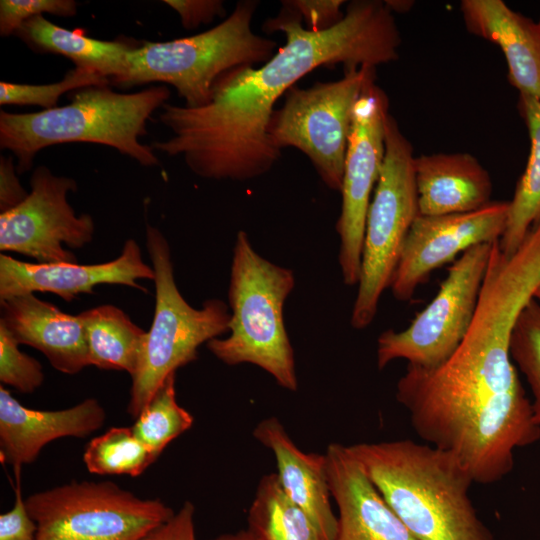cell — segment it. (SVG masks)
Instances as JSON below:
<instances>
[{
	"instance_id": "1",
	"label": "cell",
	"mask_w": 540,
	"mask_h": 540,
	"mask_svg": "<svg viewBox=\"0 0 540 540\" xmlns=\"http://www.w3.org/2000/svg\"><path fill=\"white\" fill-rule=\"evenodd\" d=\"M264 31L284 34L285 43L259 67L242 66L223 74L210 101L200 107L166 102L159 120L172 136L151 143L170 157L181 156L197 176L248 181L269 172L281 157L268 138L275 104L295 83L319 67H377L399 57L401 36L384 1L355 0L344 17L323 31L305 27L283 6Z\"/></svg>"
},
{
	"instance_id": "2",
	"label": "cell",
	"mask_w": 540,
	"mask_h": 540,
	"mask_svg": "<svg viewBox=\"0 0 540 540\" xmlns=\"http://www.w3.org/2000/svg\"><path fill=\"white\" fill-rule=\"evenodd\" d=\"M512 325L483 313L440 366H407L396 399L427 444L455 455L474 483L502 480L514 453L540 439L531 400L510 355Z\"/></svg>"
},
{
	"instance_id": "3",
	"label": "cell",
	"mask_w": 540,
	"mask_h": 540,
	"mask_svg": "<svg viewBox=\"0 0 540 540\" xmlns=\"http://www.w3.org/2000/svg\"><path fill=\"white\" fill-rule=\"evenodd\" d=\"M348 448L418 540H493L469 497L473 478L452 453L410 439Z\"/></svg>"
},
{
	"instance_id": "4",
	"label": "cell",
	"mask_w": 540,
	"mask_h": 540,
	"mask_svg": "<svg viewBox=\"0 0 540 540\" xmlns=\"http://www.w3.org/2000/svg\"><path fill=\"white\" fill-rule=\"evenodd\" d=\"M169 98V88L161 84L134 93L91 86L76 90L64 106L32 113L1 110L0 147L15 156L18 174L31 169L42 149L72 142L109 146L143 166H158L154 150L139 138L147 134L150 116Z\"/></svg>"
},
{
	"instance_id": "5",
	"label": "cell",
	"mask_w": 540,
	"mask_h": 540,
	"mask_svg": "<svg viewBox=\"0 0 540 540\" xmlns=\"http://www.w3.org/2000/svg\"><path fill=\"white\" fill-rule=\"evenodd\" d=\"M295 287L293 270L259 255L248 234L240 230L233 248L228 286L231 309L229 336L207 343L221 362L253 364L276 383L296 391L294 350L284 322V304Z\"/></svg>"
},
{
	"instance_id": "6",
	"label": "cell",
	"mask_w": 540,
	"mask_h": 540,
	"mask_svg": "<svg viewBox=\"0 0 540 540\" xmlns=\"http://www.w3.org/2000/svg\"><path fill=\"white\" fill-rule=\"evenodd\" d=\"M258 5L255 0H241L226 19L207 31L136 45L127 55L125 74L111 83L122 88L168 84L185 100V106L207 104L223 74L263 64L274 55L276 41L252 30Z\"/></svg>"
},
{
	"instance_id": "7",
	"label": "cell",
	"mask_w": 540,
	"mask_h": 540,
	"mask_svg": "<svg viewBox=\"0 0 540 540\" xmlns=\"http://www.w3.org/2000/svg\"><path fill=\"white\" fill-rule=\"evenodd\" d=\"M146 248L152 262L155 283V309L146 332L127 406L135 419L165 379L195 361L198 349L229 331L231 312L219 299L192 307L177 288L171 251L165 236L152 225L146 226Z\"/></svg>"
},
{
	"instance_id": "8",
	"label": "cell",
	"mask_w": 540,
	"mask_h": 540,
	"mask_svg": "<svg viewBox=\"0 0 540 540\" xmlns=\"http://www.w3.org/2000/svg\"><path fill=\"white\" fill-rule=\"evenodd\" d=\"M414 158L410 141L389 114L385 156L365 224L361 274L350 318L354 329H365L373 322L419 215Z\"/></svg>"
},
{
	"instance_id": "9",
	"label": "cell",
	"mask_w": 540,
	"mask_h": 540,
	"mask_svg": "<svg viewBox=\"0 0 540 540\" xmlns=\"http://www.w3.org/2000/svg\"><path fill=\"white\" fill-rule=\"evenodd\" d=\"M374 78L376 67L360 66L344 69V76L335 81L292 87L271 116L267 128L271 145L278 151L287 147L301 151L322 182L340 192L354 107Z\"/></svg>"
},
{
	"instance_id": "10",
	"label": "cell",
	"mask_w": 540,
	"mask_h": 540,
	"mask_svg": "<svg viewBox=\"0 0 540 540\" xmlns=\"http://www.w3.org/2000/svg\"><path fill=\"white\" fill-rule=\"evenodd\" d=\"M36 540H144L175 513L111 481H72L25 499Z\"/></svg>"
},
{
	"instance_id": "11",
	"label": "cell",
	"mask_w": 540,
	"mask_h": 540,
	"mask_svg": "<svg viewBox=\"0 0 540 540\" xmlns=\"http://www.w3.org/2000/svg\"><path fill=\"white\" fill-rule=\"evenodd\" d=\"M493 243L473 246L455 260L435 297L406 329L379 335L380 370L398 359L433 369L452 356L473 321Z\"/></svg>"
},
{
	"instance_id": "12",
	"label": "cell",
	"mask_w": 540,
	"mask_h": 540,
	"mask_svg": "<svg viewBox=\"0 0 540 540\" xmlns=\"http://www.w3.org/2000/svg\"><path fill=\"white\" fill-rule=\"evenodd\" d=\"M389 114V99L374 78L354 107L340 190L336 231L340 239L338 262L346 286L358 285L360 279L366 218L385 156Z\"/></svg>"
},
{
	"instance_id": "13",
	"label": "cell",
	"mask_w": 540,
	"mask_h": 540,
	"mask_svg": "<svg viewBox=\"0 0 540 540\" xmlns=\"http://www.w3.org/2000/svg\"><path fill=\"white\" fill-rule=\"evenodd\" d=\"M31 190L14 208L0 214V249L16 252L37 263H76L66 248H82L93 239L95 224L86 213L76 215L67 200L77 182L38 166L30 179Z\"/></svg>"
},
{
	"instance_id": "14",
	"label": "cell",
	"mask_w": 540,
	"mask_h": 540,
	"mask_svg": "<svg viewBox=\"0 0 540 540\" xmlns=\"http://www.w3.org/2000/svg\"><path fill=\"white\" fill-rule=\"evenodd\" d=\"M509 201H491L482 208L414 220L390 285L398 301H409L433 271L459 253L501 239L507 224Z\"/></svg>"
},
{
	"instance_id": "15",
	"label": "cell",
	"mask_w": 540,
	"mask_h": 540,
	"mask_svg": "<svg viewBox=\"0 0 540 540\" xmlns=\"http://www.w3.org/2000/svg\"><path fill=\"white\" fill-rule=\"evenodd\" d=\"M154 280V270L142 257L134 239L124 243L121 254L100 264L27 263L0 255V300L13 296L49 292L66 302L80 294H93L100 284H119L144 290L137 280Z\"/></svg>"
},
{
	"instance_id": "16",
	"label": "cell",
	"mask_w": 540,
	"mask_h": 540,
	"mask_svg": "<svg viewBox=\"0 0 540 540\" xmlns=\"http://www.w3.org/2000/svg\"><path fill=\"white\" fill-rule=\"evenodd\" d=\"M106 413L98 400L87 398L61 410H37L17 401L0 387V458L20 474L48 443L64 438H85L104 424Z\"/></svg>"
},
{
	"instance_id": "17",
	"label": "cell",
	"mask_w": 540,
	"mask_h": 540,
	"mask_svg": "<svg viewBox=\"0 0 540 540\" xmlns=\"http://www.w3.org/2000/svg\"><path fill=\"white\" fill-rule=\"evenodd\" d=\"M324 454L338 510L336 540H418L383 499L348 446L332 443Z\"/></svg>"
},
{
	"instance_id": "18",
	"label": "cell",
	"mask_w": 540,
	"mask_h": 540,
	"mask_svg": "<svg viewBox=\"0 0 540 540\" xmlns=\"http://www.w3.org/2000/svg\"><path fill=\"white\" fill-rule=\"evenodd\" d=\"M0 303V324L19 344L42 352L56 370L74 375L90 366L80 314L64 313L34 293L13 296Z\"/></svg>"
},
{
	"instance_id": "19",
	"label": "cell",
	"mask_w": 540,
	"mask_h": 540,
	"mask_svg": "<svg viewBox=\"0 0 540 540\" xmlns=\"http://www.w3.org/2000/svg\"><path fill=\"white\" fill-rule=\"evenodd\" d=\"M253 436L273 453L287 497L306 512L325 540H336L338 520L331 506L325 454L299 449L276 417L259 422Z\"/></svg>"
},
{
	"instance_id": "20",
	"label": "cell",
	"mask_w": 540,
	"mask_h": 540,
	"mask_svg": "<svg viewBox=\"0 0 540 540\" xmlns=\"http://www.w3.org/2000/svg\"><path fill=\"white\" fill-rule=\"evenodd\" d=\"M466 29L497 45L506 60L508 79L520 96L540 101V28L502 0H463Z\"/></svg>"
},
{
	"instance_id": "21",
	"label": "cell",
	"mask_w": 540,
	"mask_h": 540,
	"mask_svg": "<svg viewBox=\"0 0 540 540\" xmlns=\"http://www.w3.org/2000/svg\"><path fill=\"white\" fill-rule=\"evenodd\" d=\"M414 174L419 215L467 213L491 202L490 175L469 153L419 155Z\"/></svg>"
},
{
	"instance_id": "22",
	"label": "cell",
	"mask_w": 540,
	"mask_h": 540,
	"mask_svg": "<svg viewBox=\"0 0 540 540\" xmlns=\"http://www.w3.org/2000/svg\"><path fill=\"white\" fill-rule=\"evenodd\" d=\"M38 51L63 55L75 67L94 70L111 81L127 70V55L136 46L121 41H104L77 30L58 26L43 15L27 20L16 32Z\"/></svg>"
},
{
	"instance_id": "23",
	"label": "cell",
	"mask_w": 540,
	"mask_h": 540,
	"mask_svg": "<svg viewBox=\"0 0 540 540\" xmlns=\"http://www.w3.org/2000/svg\"><path fill=\"white\" fill-rule=\"evenodd\" d=\"M89 365L104 370L126 371L132 376L139 362L146 332L120 308L101 305L80 313Z\"/></svg>"
},
{
	"instance_id": "24",
	"label": "cell",
	"mask_w": 540,
	"mask_h": 540,
	"mask_svg": "<svg viewBox=\"0 0 540 540\" xmlns=\"http://www.w3.org/2000/svg\"><path fill=\"white\" fill-rule=\"evenodd\" d=\"M517 107L528 130L530 151L525 170L509 201L506 228L499 240L506 255L516 252L540 219V101L519 95Z\"/></svg>"
},
{
	"instance_id": "25",
	"label": "cell",
	"mask_w": 540,
	"mask_h": 540,
	"mask_svg": "<svg viewBox=\"0 0 540 540\" xmlns=\"http://www.w3.org/2000/svg\"><path fill=\"white\" fill-rule=\"evenodd\" d=\"M247 529L257 540H325L306 512L287 497L276 473L260 479Z\"/></svg>"
},
{
	"instance_id": "26",
	"label": "cell",
	"mask_w": 540,
	"mask_h": 540,
	"mask_svg": "<svg viewBox=\"0 0 540 540\" xmlns=\"http://www.w3.org/2000/svg\"><path fill=\"white\" fill-rule=\"evenodd\" d=\"M158 458L137 438L132 427H111L93 437L83 453L87 470L97 475L140 476Z\"/></svg>"
},
{
	"instance_id": "27",
	"label": "cell",
	"mask_w": 540,
	"mask_h": 540,
	"mask_svg": "<svg viewBox=\"0 0 540 540\" xmlns=\"http://www.w3.org/2000/svg\"><path fill=\"white\" fill-rule=\"evenodd\" d=\"M176 373L169 375L135 418L137 438L158 458L166 446L193 425V416L176 400Z\"/></svg>"
},
{
	"instance_id": "28",
	"label": "cell",
	"mask_w": 540,
	"mask_h": 540,
	"mask_svg": "<svg viewBox=\"0 0 540 540\" xmlns=\"http://www.w3.org/2000/svg\"><path fill=\"white\" fill-rule=\"evenodd\" d=\"M510 355L530 387L532 409L540 424V303L534 298L515 322L510 338Z\"/></svg>"
},
{
	"instance_id": "29",
	"label": "cell",
	"mask_w": 540,
	"mask_h": 540,
	"mask_svg": "<svg viewBox=\"0 0 540 540\" xmlns=\"http://www.w3.org/2000/svg\"><path fill=\"white\" fill-rule=\"evenodd\" d=\"M110 80L98 72L75 67L62 80L49 84L0 82L1 105H33L49 110L57 107L59 98L70 91L91 86H107Z\"/></svg>"
},
{
	"instance_id": "30",
	"label": "cell",
	"mask_w": 540,
	"mask_h": 540,
	"mask_svg": "<svg viewBox=\"0 0 540 540\" xmlns=\"http://www.w3.org/2000/svg\"><path fill=\"white\" fill-rule=\"evenodd\" d=\"M0 381L22 393H32L44 381L41 363L19 349L18 341L0 324Z\"/></svg>"
},
{
	"instance_id": "31",
	"label": "cell",
	"mask_w": 540,
	"mask_h": 540,
	"mask_svg": "<svg viewBox=\"0 0 540 540\" xmlns=\"http://www.w3.org/2000/svg\"><path fill=\"white\" fill-rule=\"evenodd\" d=\"M78 3L74 0H1L0 34L7 37L16 34L27 20L48 13L70 17L77 13Z\"/></svg>"
},
{
	"instance_id": "32",
	"label": "cell",
	"mask_w": 540,
	"mask_h": 540,
	"mask_svg": "<svg viewBox=\"0 0 540 540\" xmlns=\"http://www.w3.org/2000/svg\"><path fill=\"white\" fill-rule=\"evenodd\" d=\"M283 6L294 11L305 27L312 31H323L336 25L343 17L342 0H290Z\"/></svg>"
},
{
	"instance_id": "33",
	"label": "cell",
	"mask_w": 540,
	"mask_h": 540,
	"mask_svg": "<svg viewBox=\"0 0 540 540\" xmlns=\"http://www.w3.org/2000/svg\"><path fill=\"white\" fill-rule=\"evenodd\" d=\"M17 486L13 507L0 515V540H36V523L30 516L16 474Z\"/></svg>"
},
{
	"instance_id": "34",
	"label": "cell",
	"mask_w": 540,
	"mask_h": 540,
	"mask_svg": "<svg viewBox=\"0 0 540 540\" xmlns=\"http://www.w3.org/2000/svg\"><path fill=\"white\" fill-rule=\"evenodd\" d=\"M164 4L177 12L182 26L189 30L226 15L224 3L220 0H165Z\"/></svg>"
},
{
	"instance_id": "35",
	"label": "cell",
	"mask_w": 540,
	"mask_h": 540,
	"mask_svg": "<svg viewBox=\"0 0 540 540\" xmlns=\"http://www.w3.org/2000/svg\"><path fill=\"white\" fill-rule=\"evenodd\" d=\"M194 514V505L190 501L184 502L170 519L150 532L144 540H196Z\"/></svg>"
},
{
	"instance_id": "36",
	"label": "cell",
	"mask_w": 540,
	"mask_h": 540,
	"mask_svg": "<svg viewBox=\"0 0 540 540\" xmlns=\"http://www.w3.org/2000/svg\"><path fill=\"white\" fill-rule=\"evenodd\" d=\"M28 192L20 184L12 156L0 157V210L8 211L20 204Z\"/></svg>"
},
{
	"instance_id": "37",
	"label": "cell",
	"mask_w": 540,
	"mask_h": 540,
	"mask_svg": "<svg viewBox=\"0 0 540 540\" xmlns=\"http://www.w3.org/2000/svg\"><path fill=\"white\" fill-rule=\"evenodd\" d=\"M210 540H257L256 537L248 530H239L234 533H225L218 535Z\"/></svg>"
},
{
	"instance_id": "38",
	"label": "cell",
	"mask_w": 540,
	"mask_h": 540,
	"mask_svg": "<svg viewBox=\"0 0 540 540\" xmlns=\"http://www.w3.org/2000/svg\"><path fill=\"white\" fill-rule=\"evenodd\" d=\"M388 9L393 12H407L413 6V1L389 0L384 1Z\"/></svg>"
},
{
	"instance_id": "39",
	"label": "cell",
	"mask_w": 540,
	"mask_h": 540,
	"mask_svg": "<svg viewBox=\"0 0 540 540\" xmlns=\"http://www.w3.org/2000/svg\"><path fill=\"white\" fill-rule=\"evenodd\" d=\"M534 299L540 303V286L535 292Z\"/></svg>"
},
{
	"instance_id": "40",
	"label": "cell",
	"mask_w": 540,
	"mask_h": 540,
	"mask_svg": "<svg viewBox=\"0 0 540 540\" xmlns=\"http://www.w3.org/2000/svg\"><path fill=\"white\" fill-rule=\"evenodd\" d=\"M537 23H538V26L540 28V17H539V20L537 21Z\"/></svg>"
}]
</instances>
